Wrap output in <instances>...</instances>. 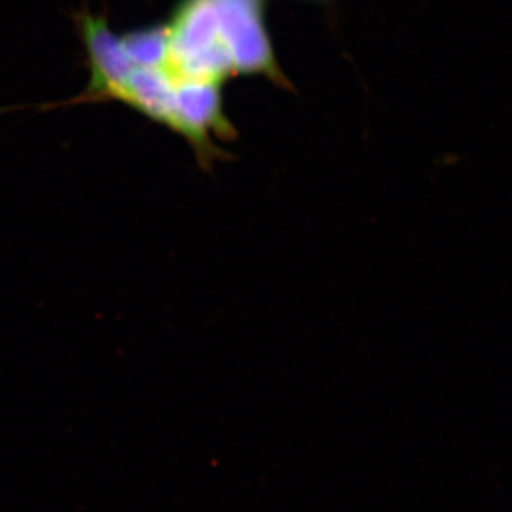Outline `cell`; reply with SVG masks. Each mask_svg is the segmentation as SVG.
<instances>
[{
  "label": "cell",
  "mask_w": 512,
  "mask_h": 512,
  "mask_svg": "<svg viewBox=\"0 0 512 512\" xmlns=\"http://www.w3.org/2000/svg\"><path fill=\"white\" fill-rule=\"evenodd\" d=\"M262 5L264 0H180L164 23L158 69L177 86L220 90L237 74H275Z\"/></svg>",
  "instance_id": "obj_1"
}]
</instances>
